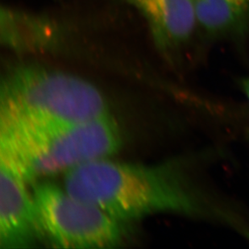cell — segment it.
I'll return each instance as SVG.
<instances>
[{
    "mask_svg": "<svg viewBox=\"0 0 249 249\" xmlns=\"http://www.w3.org/2000/svg\"><path fill=\"white\" fill-rule=\"evenodd\" d=\"M213 153L200 150L154 165L103 158L66 172L64 188L121 223L175 214L227 228L249 242L248 211L205 177L203 165Z\"/></svg>",
    "mask_w": 249,
    "mask_h": 249,
    "instance_id": "obj_1",
    "label": "cell"
},
{
    "mask_svg": "<svg viewBox=\"0 0 249 249\" xmlns=\"http://www.w3.org/2000/svg\"><path fill=\"white\" fill-rule=\"evenodd\" d=\"M121 144L120 127L109 114L83 122L0 125V161L28 183L109 158Z\"/></svg>",
    "mask_w": 249,
    "mask_h": 249,
    "instance_id": "obj_2",
    "label": "cell"
},
{
    "mask_svg": "<svg viewBox=\"0 0 249 249\" xmlns=\"http://www.w3.org/2000/svg\"><path fill=\"white\" fill-rule=\"evenodd\" d=\"M104 94L84 78L36 63L7 69L0 89V125L78 123L108 115Z\"/></svg>",
    "mask_w": 249,
    "mask_h": 249,
    "instance_id": "obj_3",
    "label": "cell"
},
{
    "mask_svg": "<svg viewBox=\"0 0 249 249\" xmlns=\"http://www.w3.org/2000/svg\"><path fill=\"white\" fill-rule=\"evenodd\" d=\"M45 244L59 249H111L123 241L122 223L104 210L48 181L33 186Z\"/></svg>",
    "mask_w": 249,
    "mask_h": 249,
    "instance_id": "obj_4",
    "label": "cell"
},
{
    "mask_svg": "<svg viewBox=\"0 0 249 249\" xmlns=\"http://www.w3.org/2000/svg\"><path fill=\"white\" fill-rule=\"evenodd\" d=\"M23 177L0 161V247L31 249L45 243L33 194Z\"/></svg>",
    "mask_w": 249,
    "mask_h": 249,
    "instance_id": "obj_5",
    "label": "cell"
},
{
    "mask_svg": "<svg viewBox=\"0 0 249 249\" xmlns=\"http://www.w3.org/2000/svg\"><path fill=\"white\" fill-rule=\"evenodd\" d=\"M145 18L156 45L162 52L187 43L197 24L195 0H124Z\"/></svg>",
    "mask_w": 249,
    "mask_h": 249,
    "instance_id": "obj_6",
    "label": "cell"
},
{
    "mask_svg": "<svg viewBox=\"0 0 249 249\" xmlns=\"http://www.w3.org/2000/svg\"><path fill=\"white\" fill-rule=\"evenodd\" d=\"M197 24L207 35L240 40L249 30V0H195Z\"/></svg>",
    "mask_w": 249,
    "mask_h": 249,
    "instance_id": "obj_7",
    "label": "cell"
},
{
    "mask_svg": "<svg viewBox=\"0 0 249 249\" xmlns=\"http://www.w3.org/2000/svg\"><path fill=\"white\" fill-rule=\"evenodd\" d=\"M239 86L243 94H245L249 108V77L241 78L239 82Z\"/></svg>",
    "mask_w": 249,
    "mask_h": 249,
    "instance_id": "obj_8",
    "label": "cell"
}]
</instances>
